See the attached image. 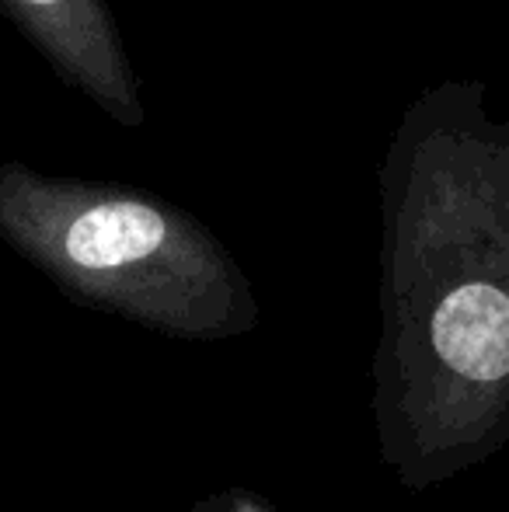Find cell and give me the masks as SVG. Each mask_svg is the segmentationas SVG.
<instances>
[{"label": "cell", "mask_w": 509, "mask_h": 512, "mask_svg": "<svg viewBox=\"0 0 509 512\" xmlns=\"http://www.w3.org/2000/svg\"><path fill=\"white\" fill-rule=\"evenodd\" d=\"M377 196V460L405 492H433L509 443V112L482 81L419 91Z\"/></svg>", "instance_id": "cell-1"}, {"label": "cell", "mask_w": 509, "mask_h": 512, "mask_svg": "<svg viewBox=\"0 0 509 512\" xmlns=\"http://www.w3.org/2000/svg\"><path fill=\"white\" fill-rule=\"evenodd\" d=\"M0 241L74 304L157 335L227 342L262 321L227 244L154 192L0 161Z\"/></svg>", "instance_id": "cell-2"}, {"label": "cell", "mask_w": 509, "mask_h": 512, "mask_svg": "<svg viewBox=\"0 0 509 512\" xmlns=\"http://www.w3.org/2000/svg\"><path fill=\"white\" fill-rule=\"evenodd\" d=\"M0 14L32 42L67 88L112 122L140 129L147 105L109 0H0Z\"/></svg>", "instance_id": "cell-3"}, {"label": "cell", "mask_w": 509, "mask_h": 512, "mask_svg": "<svg viewBox=\"0 0 509 512\" xmlns=\"http://www.w3.org/2000/svg\"><path fill=\"white\" fill-rule=\"evenodd\" d=\"M185 512H279L269 499L248 492V488H220L196 499Z\"/></svg>", "instance_id": "cell-4"}]
</instances>
